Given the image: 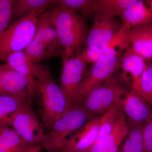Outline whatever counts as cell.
<instances>
[{
  "mask_svg": "<svg viewBox=\"0 0 152 152\" xmlns=\"http://www.w3.org/2000/svg\"><path fill=\"white\" fill-rule=\"evenodd\" d=\"M7 62L11 67L18 72L26 79L28 84L27 102L31 104L36 95L37 80L34 68L35 64L31 61L24 50L10 55Z\"/></svg>",
  "mask_w": 152,
  "mask_h": 152,
  "instance_id": "9a60e30c",
  "label": "cell"
},
{
  "mask_svg": "<svg viewBox=\"0 0 152 152\" xmlns=\"http://www.w3.org/2000/svg\"><path fill=\"white\" fill-rule=\"evenodd\" d=\"M135 0H95L94 12L113 18L122 17L124 12Z\"/></svg>",
  "mask_w": 152,
  "mask_h": 152,
  "instance_id": "cb8c5ba5",
  "label": "cell"
},
{
  "mask_svg": "<svg viewBox=\"0 0 152 152\" xmlns=\"http://www.w3.org/2000/svg\"><path fill=\"white\" fill-rule=\"evenodd\" d=\"M129 46L127 35L120 31L107 45L100 48H86L82 50L80 56L87 64H94L106 57L122 53Z\"/></svg>",
  "mask_w": 152,
  "mask_h": 152,
  "instance_id": "4fadbf2b",
  "label": "cell"
},
{
  "mask_svg": "<svg viewBox=\"0 0 152 152\" xmlns=\"http://www.w3.org/2000/svg\"><path fill=\"white\" fill-rule=\"evenodd\" d=\"M25 96L12 97L0 95V127L10 126L12 117L27 102Z\"/></svg>",
  "mask_w": 152,
  "mask_h": 152,
  "instance_id": "603a6c76",
  "label": "cell"
},
{
  "mask_svg": "<svg viewBox=\"0 0 152 152\" xmlns=\"http://www.w3.org/2000/svg\"><path fill=\"white\" fill-rule=\"evenodd\" d=\"M42 147L40 145H35L29 149L24 152H40Z\"/></svg>",
  "mask_w": 152,
  "mask_h": 152,
  "instance_id": "f546056e",
  "label": "cell"
},
{
  "mask_svg": "<svg viewBox=\"0 0 152 152\" xmlns=\"http://www.w3.org/2000/svg\"><path fill=\"white\" fill-rule=\"evenodd\" d=\"M46 10H39L20 18L0 35V61H7L9 56L24 50L32 40L38 17Z\"/></svg>",
  "mask_w": 152,
  "mask_h": 152,
  "instance_id": "3957f363",
  "label": "cell"
},
{
  "mask_svg": "<svg viewBox=\"0 0 152 152\" xmlns=\"http://www.w3.org/2000/svg\"><path fill=\"white\" fill-rule=\"evenodd\" d=\"M118 109L117 106H115L102 115L100 126L94 142L90 148L85 152H102L113 129Z\"/></svg>",
  "mask_w": 152,
  "mask_h": 152,
  "instance_id": "44dd1931",
  "label": "cell"
},
{
  "mask_svg": "<svg viewBox=\"0 0 152 152\" xmlns=\"http://www.w3.org/2000/svg\"><path fill=\"white\" fill-rule=\"evenodd\" d=\"M128 92L113 77L92 88L80 104L91 118L102 115L115 106L119 109L123 97Z\"/></svg>",
  "mask_w": 152,
  "mask_h": 152,
  "instance_id": "5b68a950",
  "label": "cell"
},
{
  "mask_svg": "<svg viewBox=\"0 0 152 152\" xmlns=\"http://www.w3.org/2000/svg\"><path fill=\"white\" fill-rule=\"evenodd\" d=\"M9 127H0V152H24L35 145L26 143Z\"/></svg>",
  "mask_w": 152,
  "mask_h": 152,
  "instance_id": "ffe728a7",
  "label": "cell"
},
{
  "mask_svg": "<svg viewBox=\"0 0 152 152\" xmlns=\"http://www.w3.org/2000/svg\"><path fill=\"white\" fill-rule=\"evenodd\" d=\"M124 53L106 57L88 69L79 94L78 104L87 93L97 85L113 78L120 69Z\"/></svg>",
  "mask_w": 152,
  "mask_h": 152,
  "instance_id": "ba28073f",
  "label": "cell"
},
{
  "mask_svg": "<svg viewBox=\"0 0 152 152\" xmlns=\"http://www.w3.org/2000/svg\"><path fill=\"white\" fill-rule=\"evenodd\" d=\"M121 27V24L115 19L95 14L94 23L87 36L86 48H100L107 45Z\"/></svg>",
  "mask_w": 152,
  "mask_h": 152,
  "instance_id": "9c48e42d",
  "label": "cell"
},
{
  "mask_svg": "<svg viewBox=\"0 0 152 152\" xmlns=\"http://www.w3.org/2000/svg\"><path fill=\"white\" fill-rule=\"evenodd\" d=\"M119 109L128 124H145L152 114V107L140 95L131 90L121 101Z\"/></svg>",
  "mask_w": 152,
  "mask_h": 152,
  "instance_id": "8fae6325",
  "label": "cell"
},
{
  "mask_svg": "<svg viewBox=\"0 0 152 152\" xmlns=\"http://www.w3.org/2000/svg\"><path fill=\"white\" fill-rule=\"evenodd\" d=\"M14 0H0V35L7 29L12 18Z\"/></svg>",
  "mask_w": 152,
  "mask_h": 152,
  "instance_id": "83f0119b",
  "label": "cell"
},
{
  "mask_svg": "<svg viewBox=\"0 0 152 152\" xmlns=\"http://www.w3.org/2000/svg\"><path fill=\"white\" fill-rule=\"evenodd\" d=\"M59 152H66L64 151H59Z\"/></svg>",
  "mask_w": 152,
  "mask_h": 152,
  "instance_id": "1f68e13d",
  "label": "cell"
},
{
  "mask_svg": "<svg viewBox=\"0 0 152 152\" xmlns=\"http://www.w3.org/2000/svg\"><path fill=\"white\" fill-rule=\"evenodd\" d=\"M128 125L127 138L122 148L118 152H143V129L145 124L128 123Z\"/></svg>",
  "mask_w": 152,
  "mask_h": 152,
  "instance_id": "d4e9b609",
  "label": "cell"
},
{
  "mask_svg": "<svg viewBox=\"0 0 152 152\" xmlns=\"http://www.w3.org/2000/svg\"><path fill=\"white\" fill-rule=\"evenodd\" d=\"M62 58V70L59 86L72 108L78 104L79 94L88 68L80 55Z\"/></svg>",
  "mask_w": 152,
  "mask_h": 152,
  "instance_id": "8992f818",
  "label": "cell"
},
{
  "mask_svg": "<svg viewBox=\"0 0 152 152\" xmlns=\"http://www.w3.org/2000/svg\"><path fill=\"white\" fill-rule=\"evenodd\" d=\"M58 0H14L12 17L22 18L34 11L57 7Z\"/></svg>",
  "mask_w": 152,
  "mask_h": 152,
  "instance_id": "7402d4cb",
  "label": "cell"
},
{
  "mask_svg": "<svg viewBox=\"0 0 152 152\" xmlns=\"http://www.w3.org/2000/svg\"><path fill=\"white\" fill-rule=\"evenodd\" d=\"M37 80L36 95L41 98L40 115L44 127L51 129L54 123L71 109L59 86L55 82L50 68L41 64L34 65Z\"/></svg>",
  "mask_w": 152,
  "mask_h": 152,
  "instance_id": "7a4b0ae2",
  "label": "cell"
},
{
  "mask_svg": "<svg viewBox=\"0 0 152 152\" xmlns=\"http://www.w3.org/2000/svg\"><path fill=\"white\" fill-rule=\"evenodd\" d=\"M131 49L146 62L152 60V21L134 27L129 31Z\"/></svg>",
  "mask_w": 152,
  "mask_h": 152,
  "instance_id": "e0dca14e",
  "label": "cell"
},
{
  "mask_svg": "<svg viewBox=\"0 0 152 152\" xmlns=\"http://www.w3.org/2000/svg\"><path fill=\"white\" fill-rule=\"evenodd\" d=\"M122 27L128 30L152 21V0H135L122 16Z\"/></svg>",
  "mask_w": 152,
  "mask_h": 152,
  "instance_id": "ac0fdd59",
  "label": "cell"
},
{
  "mask_svg": "<svg viewBox=\"0 0 152 152\" xmlns=\"http://www.w3.org/2000/svg\"><path fill=\"white\" fill-rule=\"evenodd\" d=\"M31 104L26 103L12 117L10 126L26 143L41 145L46 134L42 122L36 115Z\"/></svg>",
  "mask_w": 152,
  "mask_h": 152,
  "instance_id": "52a82bcc",
  "label": "cell"
},
{
  "mask_svg": "<svg viewBox=\"0 0 152 152\" xmlns=\"http://www.w3.org/2000/svg\"><path fill=\"white\" fill-rule=\"evenodd\" d=\"M33 39L48 49L53 56L61 54V49L49 9L38 17L36 32Z\"/></svg>",
  "mask_w": 152,
  "mask_h": 152,
  "instance_id": "7c38bea8",
  "label": "cell"
},
{
  "mask_svg": "<svg viewBox=\"0 0 152 152\" xmlns=\"http://www.w3.org/2000/svg\"><path fill=\"white\" fill-rule=\"evenodd\" d=\"M49 10L61 49L62 58L80 55L89 31L85 17L59 7H54Z\"/></svg>",
  "mask_w": 152,
  "mask_h": 152,
  "instance_id": "6da1fadb",
  "label": "cell"
},
{
  "mask_svg": "<svg viewBox=\"0 0 152 152\" xmlns=\"http://www.w3.org/2000/svg\"><path fill=\"white\" fill-rule=\"evenodd\" d=\"M140 94L152 107V62H147L140 84Z\"/></svg>",
  "mask_w": 152,
  "mask_h": 152,
  "instance_id": "4316f807",
  "label": "cell"
},
{
  "mask_svg": "<svg viewBox=\"0 0 152 152\" xmlns=\"http://www.w3.org/2000/svg\"><path fill=\"white\" fill-rule=\"evenodd\" d=\"M129 131L127 119L124 112L117 110L113 126L106 140L102 152H118L122 142L127 136Z\"/></svg>",
  "mask_w": 152,
  "mask_h": 152,
  "instance_id": "d6986e66",
  "label": "cell"
},
{
  "mask_svg": "<svg viewBox=\"0 0 152 152\" xmlns=\"http://www.w3.org/2000/svg\"><path fill=\"white\" fill-rule=\"evenodd\" d=\"M4 66V65H0V79H1V75Z\"/></svg>",
  "mask_w": 152,
  "mask_h": 152,
  "instance_id": "4dcf8cb0",
  "label": "cell"
},
{
  "mask_svg": "<svg viewBox=\"0 0 152 152\" xmlns=\"http://www.w3.org/2000/svg\"><path fill=\"white\" fill-rule=\"evenodd\" d=\"M102 121V115L92 117L67 139L62 149L66 152H85L94 143Z\"/></svg>",
  "mask_w": 152,
  "mask_h": 152,
  "instance_id": "30bf717a",
  "label": "cell"
},
{
  "mask_svg": "<svg viewBox=\"0 0 152 152\" xmlns=\"http://www.w3.org/2000/svg\"><path fill=\"white\" fill-rule=\"evenodd\" d=\"M146 65L147 62L133 51L131 47L124 52L121 64V77L125 81L129 82V74L132 80L131 90L139 94L141 79Z\"/></svg>",
  "mask_w": 152,
  "mask_h": 152,
  "instance_id": "5bb4252c",
  "label": "cell"
},
{
  "mask_svg": "<svg viewBox=\"0 0 152 152\" xmlns=\"http://www.w3.org/2000/svg\"><path fill=\"white\" fill-rule=\"evenodd\" d=\"M91 118L81 104L75 106L54 123L41 146L48 152L60 151L71 135Z\"/></svg>",
  "mask_w": 152,
  "mask_h": 152,
  "instance_id": "277c9868",
  "label": "cell"
},
{
  "mask_svg": "<svg viewBox=\"0 0 152 152\" xmlns=\"http://www.w3.org/2000/svg\"><path fill=\"white\" fill-rule=\"evenodd\" d=\"M143 152H152V114L143 129Z\"/></svg>",
  "mask_w": 152,
  "mask_h": 152,
  "instance_id": "f1b7e54d",
  "label": "cell"
},
{
  "mask_svg": "<svg viewBox=\"0 0 152 152\" xmlns=\"http://www.w3.org/2000/svg\"><path fill=\"white\" fill-rule=\"evenodd\" d=\"M28 82L7 64L4 65L0 79V95L17 97L27 96Z\"/></svg>",
  "mask_w": 152,
  "mask_h": 152,
  "instance_id": "2e32d148",
  "label": "cell"
},
{
  "mask_svg": "<svg viewBox=\"0 0 152 152\" xmlns=\"http://www.w3.org/2000/svg\"><path fill=\"white\" fill-rule=\"evenodd\" d=\"M95 0H58L57 7L67 9L90 18L94 15Z\"/></svg>",
  "mask_w": 152,
  "mask_h": 152,
  "instance_id": "484cf974",
  "label": "cell"
}]
</instances>
